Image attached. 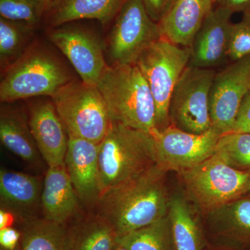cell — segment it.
<instances>
[{"label": "cell", "mask_w": 250, "mask_h": 250, "mask_svg": "<svg viewBox=\"0 0 250 250\" xmlns=\"http://www.w3.org/2000/svg\"><path fill=\"white\" fill-rule=\"evenodd\" d=\"M113 250H127L126 248H124V247L122 246L121 245L118 244V243H116V246L113 248Z\"/></svg>", "instance_id": "cell-34"}, {"label": "cell", "mask_w": 250, "mask_h": 250, "mask_svg": "<svg viewBox=\"0 0 250 250\" xmlns=\"http://www.w3.org/2000/svg\"><path fill=\"white\" fill-rule=\"evenodd\" d=\"M42 1H44V2H45V4L47 5V6H48L49 3H50L51 1H52V0H42Z\"/></svg>", "instance_id": "cell-35"}, {"label": "cell", "mask_w": 250, "mask_h": 250, "mask_svg": "<svg viewBox=\"0 0 250 250\" xmlns=\"http://www.w3.org/2000/svg\"><path fill=\"white\" fill-rule=\"evenodd\" d=\"M167 217L175 250H205L203 230L183 200L176 197L169 203Z\"/></svg>", "instance_id": "cell-22"}, {"label": "cell", "mask_w": 250, "mask_h": 250, "mask_svg": "<svg viewBox=\"0 0 250 250\" xmlns=\"http://www.w3.org/2000/svg\"><path fill=\"white\" fill-rule=\"evenodd\" d=\"M22 232L11 227L0 229V248L16 250L21 247Z\"/></svg>", "instance_id": "cell-31"}, {"label": "cell", "mask_w": 250, "mask_h": 250, "mask_svg": "<svg viewBox=\"0 0 250 250\" xmlns=\"http://www.w3.org/2000/svg\"><path fill=\"white\" fill-rule=\"evenodd\" d=\"M217 0H177L159 23L163 37L182 47H190Z\"/></svg>", "instance_id": "cell-17"}, {"label": "cell", "mask_w": 250, "mask_h": 250, "mask_svg": "<svg viewBox=\"0 0 250 250\" xmlns=\"http://www.w3.org/2000/svg\"><path fill=\"white\" fill-rule=\"evenodd\" d=\"M163 37L159 23L141 0H126L110 33L107 52L112 65L135 64L145 49Z\"/></svg>", "instance_id": "cell-9"}, {"label": "cell", "mask_w": 250, "mask_h": 250, "mask_svg": "<svg viewBox=\"0 0 250 250\" xmlns=\"http://www.w3.org/2000/svg\"><path fill=\"white\" fill-rule=\"evenodd\" d=\"M188 190L206 210L220 208L246 191L250 172L227 164L213 154L207 160L181 172Z\"/></svg>", "instance_id": "cell-8"}, {"label": "cell", "mask_w": 250, "mask_h": 250, "mask_svg": "<svg viewBox=\"0 0 250 250\" xmlns=\"http://www.w3.org/2000/svg\"><path fill=\"white\" fill-rule=\"evenodd\" d=\"M156 165L179 172L198 165L214 154L221 134L213 127L203 134H192L169 125L151 133Z\"/></svg>", "instance_id": "cell-10"}, {"label": "cell", "mask_w": 250, "mask_h": 250, "mask_svg": "<svg viewBox=\"0 0 250 250\" xmlns=\"http://www.w3.org/2000/svg\"><path fill=\"white\" fill-rule=\"evenodd\" d=\"M233 14L229 10L221 6L213 8L190 46L189 65L212 69L228 59Z\"/></svg>", "instance_id": "cell-13"}, {"label": "cell", "mask_w": 250, "mask_h": 250, "mask_svg": "<svg viewBox=\"0 0 250 250\" xmlns=\"http://www.w3.org/2000/svg\"><path fill=\"white\" fill-rule=\"evenodd\" d=\"M16 216L14 213L1 208L0 210V229L11 228L15 222Z\"/></svg>", "instance_id": "cell-33"}, {"label": "cell", "mask_w": 250, "mask_h": 250, "mask_svg": "<svg viewBox=\"0 0 250 250\" xmlns=\"http://www.w3.org/2000/svg\"><path fill=\"white\" fill-rule=\"evenodd\" d=\"M215 74L213 69L188 65L171 96L170 125L192 134L211 129L210 93Z\"/></svg>", "instance_id": "cell-7"}, {"label": "cell", "mask_w": 250, "mask_h": 250, "mask_svg": "<svg viewBox=\"0 0 250 250\" xmlns=\"http://www.w3.org/2000/svg\"><path fill=\"white\" fill-rule=\"evenodd\" d=\"M0 250H6V249H4V248H0ZM16 250H21V247H20V248H18V249Z\"/></svg>", "instance_id": "cell-37"}, {"label": "cell", "mask_w": 250, "mask_h": 250, "mask_svg": "<svg viewBox=\"0 0 250 250\" xmlns=\"http://www.w3.org/2000/svg\"><path fill=\"white\" fill-rule=\"evenodd\" d=\"M33 27L0 17V62L3 69L18 60L23 52Z\"/></svg>", "instance_id": "cell-25"}, {"label": "cell", "mask_w": 250, "mask_h": 250, "mask_svg": "<svg viewBox=\"0 0 250 250\" xmlns=\"http://www.w3.org/2000/svg\"><path fill=\"white\" fill-rule=\"evenodd\" d=\"M49 40L68 59L82 82L96 85L107 65L101 41L89 31L75 27L56 28Z\"/></svg>", "instance_id": "cell-12"}, {"label": "cell", "mask_w": 250, "mask_h": 250, "mask_svg": "<svg viewBox=\"0 0 250 250\" xmlns=\"http://www.w3.org/2000/svg\"><path fill=\"white\" fill-rule=\"evenodd\" d=\"M21 250H70L71 230L65 224L36 218L24 223Z\"/></svg>", "instance_id": "cell-21"}, {"label": "cell", "mask_w": 250, "mask_h": 250, "mask_svg": "<svg viewBox=\"0 0 250 250\" xmlns=\"http://www.w3.org/2000/svg\"><path fill=\"white\" fill-rule=\"evenodd\" d=\"M65 166L77 196L85 203L99 201V145L68 136Z\"/></svg>", "instance_id": "cell-15"}, {"label": "cell", "mask_w": 250, "mask_h": 250, "mask_svg": "<svg viewBox=\"0 0 250 250\" xmlns=\"http://www.w3.org/2000/svg\"><path fill=\"white\" fill-rule=\"evenodd\" d=\"M190 54V47L176 45L162 37L145 49L135 63L146 79L154 98L158 129L170 125L171 96L189 65Z\"/></svg>", "instance_id": "cell-6"}, {"label": "cell", "mask_w": 250, "mask_h": 250, "mask_svg": "<svg viewBox=\"0 0 250 250\" xmlns=\"http://www.w3.org/2000/svg\"><path fill=\"white\" fill-rule=\"evenodd\" d=\"M97 87L111 121L149 134L157 129L155 103L136 64L107 65Z\"/></svg>", "instance_id": "cell-3"}, {"label": "cell", "mask_w": 250, "mask_h": 250, "mask_svg": "<svg viewBox=\"0 0 250 250\" xmlns=\"http://www.w3.org/2000/svg\"><path fill=\"white\" fill-rule=\"evenodd\" d=\"M230 132L250 134V94L243 99Z\"/></svg>", "instance_id": "cell-30"}, {"label": "cell", "mask_w": 250, "mask_h": 250, "mask_svg": "<svg viewBox=\"0 0 250 250\" xmlns=\"http://www.w3.org/2000/svg\"><path fill=\"white\" fill-rule=\"evenodd\" d=\"M47 8L42 0H0V16L35 27Z\"/></svg>", "instance_id": "cell-27"}, {"label": "cell", "mask_w": 250, "mask_h": 250, "mask_svg": "<svg viewBox=\"0 0 250 250\" xmlns=\"http://www.w3.org/2000/svg\"><path fill=\"white\" fill-rule=\"evenodd\" d=\"M116 240L111 227L98 215L71 230L70 250H113Z\"/></svg>", "instance_id": "cell-24"}, {"label": "cell", "mask_w": 250, "mask_h": 250, "mask_svg": "<svg viewBox=\"0 0 250 250\" xmlns=\"http://www.w3.org/2000/svg\"><path fill=\"white\" fill-rule=\"evenodd\" d=\"M214 154L232 167H249L250 134L228 132L222 134Z\"/></svg>", "instance_id": "cell-26"}, {"label": "cell", "mask_w": 250, "mask_h": 250, "mask_svg": "<svg viewBox=\"0 0 250 250\" xmlns=\"http://www.w3.org/2000/svg\"><path fill=\"white\" fill-rule=\"evenodd\" d=\"M126 0H52L49 22L53 27L82 19L98 20L106 24L119 14Z\"/></svg>", "instance_id": "cell-20"}, {"label": "cell", "mask_w": 250, "mask_h": 250, "mask_svg": "<svg viewBox=\"0 0 250 250\" xmlns=\"http://www.w3.org/2000/svg\"><path fill=\"white\" fill-rule=\"evenodd\" d=\"M79 198L65 164L49 167L42 184L41 207L43 218L65 224L75 215Z\"/></svg>", "instance_id": "cell-18"}, {"label": "cell", "mask_w": 250, "mask_h": 250, "mask_svg": "<svg viewBox=\"0 0 250 250\" xmlns=\"http://www.w3.org/2000/svg\"><path fill=\"white\" fill-rule=\"evenodd\" d=\"M0 140L8 150L31 166L40 163L41 154L28 118L17 107L3 103L0 110Z\"/></svg>", "instance_id": "cell-19"}, {"label": "cell", "mask_w": 250, "mask_h": 250, "mask_svg": "<svg viewBox=\"0 0 250 250\" xmlns=\"http://www.w3.org/2000/svg\"><path fill=\"white\" fill-rule=\"evenodd\" d=\"M247 191H248L250 193V179L249 183H248V187H247Z\"/></svg>", "instance_id": "cell-36"}, {"label": "cell", "mask_w": 250, "mask_h": 250, "mask_svg": "<svg viewBox=\"0 0 250 250\" xmlns=\"http://www.w3.org/2000/svg\"><path fill=\"white\" fill-rule=\"evenodd\" d=\"M249 93L250 94V85Z\"/></svg>", "instance_id": "cell-38"}, {"label": "cell", "mask_w": 250, "mask_h": 250, "mask_svg": "<svg viewBox=\"0 0 250 250\" xmlns=\"http://www.w3.org/2000/svg\"><path fill=\"white\" fill-rule=\"evenodd\" d=\"M127 250H175L168 217L136 231L117 237Z\"/></svg>", "instance_id": "cell-23"}, {"label": "cell", "mask_w": 250, "mask_h": 250, "mask_svg": "<svg viewBox=\"0 0 250 250\" xmlns=\"http://www.w3.org/2000/svg\"><path fill=\"white\" fill-rule=\"evenodd\" d=\"M4 72L0 83V100L13 103L35 97L52 98L71 81L62 62L48 51L28 49Z\"/></svg>", "instance_id": "cell-4"}, {"label": "cell", "mask_w": 250, "mask_h": 250, "mask_svg": "<svg viewBox=\"0 0 250 250\" xmlns=\"http://www.w3.org/2000/svg\"><path fill=\"white\" fill-rule=\"evenodd\" d=\"M216 4L229 10L233 14L236 12L244 14L250 11V0H217Z\"/></svg>", "instance_id": "cell-32"}, {"label": "cell", "mask_w": 250, "mask_h": 250, "mask_svg": "<svg viewBox=\"0 0 250 250\" xmlns=\"http://www.w3.org/2000/svg\"><path fill=\"white\" fill-rule=\"evenodd\" d=\"M250 85V55L233 62L215 74L210 93V113L212 127L220 134L232 129Z\"/></svg>", "instance_id": "cell-11"}, {"label": "cell", "mask_w": 250, "mask_h": 250, "mask_svg": "<svg viewBox=\"0 0 250 250\" xmlns=\"http://www.w3.org/2000/svg\"><path fill=\"white\" fill-rule=\"evenodd\" d=\"M42 184L40 179L16 171H0L1 208L9 210L24 223L37 218Z\"/></svg>", "instance_id": "cell-16"}, {"label": "cell", "mask_w": 250, "mask_h": 250, "mask_svg": "<svg viewBox=\"0 0 250 250\" xmlns=\"http://www.w3.org/2000/svg\"><path fill=\"white\" fill-rule=\"evenodd\" d=\"M28 122L41 157L48 167L65 164L69 137L53 102L42 100L31 104Z\"/></svg>", "instance_id": "cell-14"}, {"label": "cell", "mask_w": 250, "mask_h": 250, "mask_svg": "<svg viewBox=\"0 0 250 250\" xmlns=\"http://www.w3.org/2000/svg\"><path fill=\"white\" fill-rule=\"evenodd\" d=\"M250 55V11L241 21L233 23L230 31L228 59L231 62Z\"/></svg>", "instance_id": "cell-28"}, {"label": "cell", "mask_w": 250, "mask_h": 250, "mask_svg": "<svg viewBox=\"0 0 250 250\" xmlns=\"http://www.w3.org/2000/svg\"><path fill=\"white\" fill-rule=\"evenodd\" d=\"M149 17L156 23L161 22L177 0H141Z\"/></svg>", "instance_id": "cell-29"}, {"label": "cell", "mask_w": 250, "mask_h": 250, "mask_svg": "<svg viewBox=\"0 0 250 250\" xmlns=\"http://www.w3.org/2000/svg\"><path fill=\"white\" fill-rule=\"evenodd\" d=\"M155 165L152 135L112 121L107 134L99 144L100 197L137 178Z\"/></svg>", "instance_id": "cell-2"}, {"label": "cell", "mask_w": 250, "mask_h": 250, "mask_svg": "<svg viewBox=\"0 0 250 250\" xmlns=\"http://www.w3.org/2000/svg\"><path fill=\"white\" fill-rule=\"evenodd\" d=\"M68 136L100 144L111 125L106 103L96 85L71 80L52 95Z\"/></svg>", "instance_id": "cell-5"}, {"label": "cell", "mask_w": 250, "mask_h": 250, "mask_svg": "<svg viewBox=\"0 0 250 250\" xmlns=\"http://www.w3.org/2000/svg\"></svg>", "instance_id": "cell-39"}, {"label": "cell", "mask_w": 250, "mask_h": 250, "mask_svg": "<svg viewBox=\"0 0 250 250\" xmlns=\"http://www.w3.org/2000/svg\"><path fill=\"white\" fill-rule=\"evenodd\" d=\"M155 165L137 178L100 197L99 216L124 236L167 216L169 203L165 173Z\"/></svg>", "instance_id": "cell-1"}]
</instances>
